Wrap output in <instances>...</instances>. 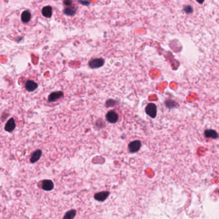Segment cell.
I'll list each match as a JSON object with an SVG mask.
<instances>
[{"label": "cell", "mask_w": 219, "mask_h": 219, "mask_svg": "<svg viewBox=\"0 0 219 219\" xmlns=\"http://www.w3.org/2000/svg\"><path fill=\"white\" fill-rule=\"evenodd\" d=\"M146 112L147 115H149L150 117L154 118L157 115V106L152 103L149 104L146 107Z\"/></svg>", "instance_id": "cell-1"}, {"label": "cell", "mask_w": 219, "mask_h": 219, "mask_svg": "<svg viewBox=\"0 0 219 219\" xmlns=\"http://www.w3.org/2000/svg\"><path fill=\"white\" fill-rule=\"evenodd\" d=\"M141 142L139 140H135L130 142L128 145V149L130 152L134 153L140 150L141 147Z\"/></svg>", "instance_id": "cell-2"}, {"label": "cell", "mask_w": 219, "mask_h": 219, "mask_svg": "<svg viewBox=\"0 0 219 219\" xmlns=\"http://www.w3.org/2000/svg\"><path fill=\"white\" fill-rule=\"evenodd\" d=\"M107 120L111 124H114L119 120V116H118L117 113L113 111H109L106 116Z\"/></svg>", "instance_id": "cell-3"}, {"label": "cell", "mask_w": 219, "mask_h": 219, "mask_svg": "<svg viewBox=\"0 0 219 219\" xmlns=\"http://www.w3.org/2000/svg\"><path fill=\"white\" fill-rule=\"evenodd\" d=\"M64 96V92L62 91H56L53 92L49 95L48 97V101L49 102H53L61 98Z\"/></svg>", "instance_id": "cell-4"}, {"label": "cell", "mask_w": 219, "mask_h": 219, "mask_svg": "<svg viewBox=\"0 0 219 219\" xmlns=\"http://www.w3.org/2000/svg\"><path fill=\"white\" fill-rule=\"evenodd\" d=\"M104 62L102 58H94L89 62V66L91 68H98L104 64Z\"/></svg>", "instance_id": "cell-5"}, {"label": "cell", "mask_w": 219, "mask_h": 219, "mask_svg": "<svg viewBox=\"0 0 219 219\" xmlns=\"http://www.w3.org/2000/svg\"><path fill=\"white\" fill-rule=\"evenodd\" d=\"M110 195L109 192H101L96 193L94 195V199L100 202H103L107 199V197Z\"/></svg>", "instance_id": "cell-6"}, {"label": "cell", "mask_w": 219, "mask_h": 219, "mask_svg": "<svg viewBox=\"0 0 219 219\" xmlns=\"http://www.w3.org/2000/svg\"><path fill=\"white\" fill-rule=\"evenodd\" d=\"M15 128V123L14 118H10L5 126V130L7 132H12Z\"/></svg>", "instance_id": "cell-7"}, {"label": "cell", "mask_w": 219, "mask_h": 219, "mask_svg": "<svg viewBox=\"0 0 219 219\" xmlns=\"http://www.w3.org/2000/svg\"><path fill=\"white\" fill-rule=\"evenodd\" d=\"M54 188L53 182L51 180H44L42 184V188L46 191H51Z\"/></svg>", "instance_id": "cell-8"}, {"label": "cell", "mask_w": 219, "mask_h": 219, "mask_svg": "<svg viewBox=\"0 0 219 219\" xmlns=\"http://www.w3.org/2000/svg\"><path fill=\"white\" fill-rule=\"evenodd\" d=\"M204 136L206 138L217 139L218 137V134L216 130L213 129H208L204 131Z\"/></svg>", "instance_id": "cell-9"}, {"label": "cell", "mask_w": 219, "mask_h": 219, "mask_svg": "<svg viewBox=\"0 0 219 219\" xmlns=\"http://www.w3.org/2000/svg\"><path fill=\"white\" fill-rule=\"evenodd\" d=\"M25 87L28 91L32 92L38 87V84L33 81H28L26 83V85H25Z\"/></svg>", "instance_id": "cell-10"}, {"label": "cell", "mask_w": 219, "mask_h": 219, "mask_svg": "<svg viewBox=\"0 0 219 219\" xmlns=\"http://www.w3.org/2000/svg\"><path fill=\"white\" fill-rule=\"evenodd\" d=\"M41 155H42V150H37L35 152H33L30 158V162L32 163H36L37 161H39L41 157Z\"/></svg>", "instance_id": "cell-11"}, {"label": "cell", "mask_w": 219, "mask_h": 219, "mask_svg": "<svg viewBox=\"0 0 219 219\" xmlns=\"http://www.w3.org/2000/svg\"><path fill=\"white\" fill-rule=\"evenodd\" d=\"M42 13L46 18H51L52 16V8L50 6L44 7L42 10Z\"/></svg>", "instance_id": "cell-12"}, {"label": "cell", "mask_w": 219, "mask_h": 219, "mask_svg": "<svg viewBox=\"0 0 219 219\" xmlns=\"http://www.w3.org/2000/svg\"><path fill=\"white\" fill-rule=\"evenodd\" d=\"M31 19V14L28 11H24L21 15V20L24 23H28Z\"/></svg>", "instance_id": "cell-13"}, {"label": "cell", "mask_w": 219, "mask_h": 219, "mask_svg": "<svg viewBox=\"0 0 219 219\" xmlns=\"http://www.w3.org/2000/svg\"><path fill=\"white\" fill-rule=\"evenodd\" d=\"M76 214V211L75 209H71L70 211H69L68 212H67L66 214L64 215V218H66V219H72L75 216Z\"/></svg>", "instance_id": "cell-14"}, {"label": "cell", "mask_w": 219, "mask_h": 219, "mask_svg": "<svg viewBox=\"0 0 219 219\" xmlns=\"http://www.w3.org/2000/svg\"><path fill=\"white\" fill-rule=\"evenodd\" d=\"M76 10V9L74 7H67L64 10V12L65 14H66L67 15H69V16H72L73 14H75Z\"/></svg>", "instance_id": "cell-15"}, {"label": "cell", "mask_w": 219, "mask_h": 219, "mask_svg": "<svg viewBox=\"0 0 219 219\" xmlns=\"http://www.w3.org/2000/svg\"><path fill=\"white\" fill-rule=\"evenodd\" d=\"M165 106L169 109L171 108H174L175 107H176L178 106V104H177L175 101L171 100H168L167 101H165Z\"/></svg>", "instance_id": "cell-16"}, {"label": "cell", "mask_w": 219, "mask_h": 219, "mask_svg": "<svg viewBox=\"0 0 219 219\" xmlns=\"http://www.w3.org/2000/svg\"><path fill=\"white\" fill-rule=\"evenodd\" d=\"M183 10L187 14H191L193 12V9L190 5H185L183 7Z\"/></svg>", "instance_id": "cell-17"}, {"label": "cell", "mask_w": 219, "mask_h": 219, "mask_svg": "<svg viewBox=\"0 0 219 219\" xmlns=\"http://www.w3.org/2000/svg\"><path fill=\"white\" fill-rule=\"evenodd\" d=\"M64 4L67 7H70V6L72 5L73 2H72V1H71V0H65Z\"/></svg>", "instance_id": "cell-18"}, {"label": "cell", "mask_w": 219, "mask_h": 219, "mask_svg": "<svg viewBox=\"0 0 219 219\" xmlns=\"http://www.w3.org/2000/svg\"><path fill=\"white\" fill-rule=\"evenodd\" d=\"M197 3H199V4H203L204 1V0H196Z\"/></svg>", "instance_id": "cell-19"}]
</instances>
